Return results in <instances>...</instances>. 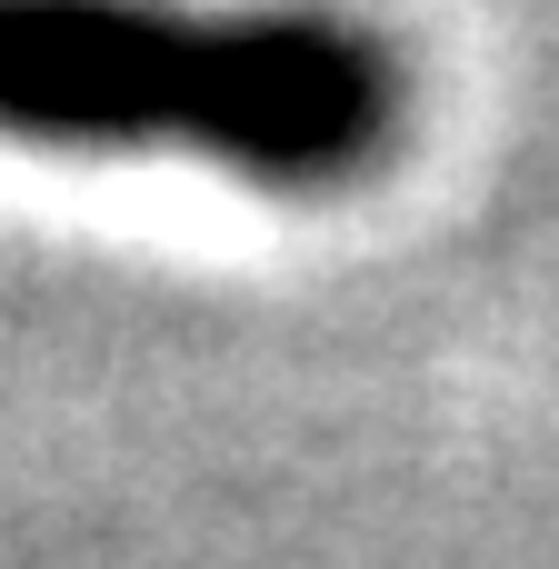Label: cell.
Returning <instances> with one entry per match:
<instances>
[{
  "label": "cell",
  "mask_w": 559,
  "mask_h": 569,
  "mask_svg": "<svg viewBox=\"0 0 559 569\" xmlns=\"http://www.w3.org/2000/svg\"><path fill=\"white\" fill-rule=\"evenodd\" d=\"M0 130L60 150H200L310 190L380 150L390 60L330 20L0 0Z\"/></svg>",
  "instance_id": "cell-1"
}]
</instances>
